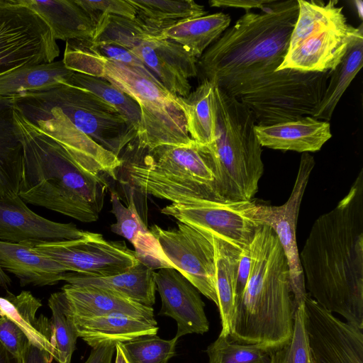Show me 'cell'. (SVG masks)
<instances>
[{"label": "cell", "instance_id": "obj_1", "mask_svg": "<svg viewBox=\"0 0 363 363\" xmlns=\"http://www.w3.org/2000/svg\"><path fill=\"white\" fill-rule=\"evenodd\" d=\"M305 289L328 311L363 329V169L314 221L299 252Z\"/></svg>", "mask_w": 363, "mask_h": 363}, {"label": "cell", "instance_id": "obj_2", "mask_svg": "<svg viewBox=\"0 0 363 363\" xmlns=\"http://www.w3.org/2000/svg\"><path fill=\"white\" fill-rule=\"evenodd\" d=\"M250 248V270L236 301L229 338L270 352L286 344L293 332L295 305L290 269L269 226L257 229Z\"/></svg>", "mask_w": 363, "mask_h": 363}, {"label": "cell", "instance_id": "obj_3", "mask_svg": "<svg viewBox=\"0 0 363 363\" xmlns=\"http://www.w3.org/2000/svg\"><path fill=\"white\" fill-rule=\"evenodd\" d=\"M262 11L245 12L206 49L197 60L203 80L219 86L280 66L297 19L298 1L274 0Z\"/></svg>", "mask_w": 363, "mask_h": 363}, {"label": "cell", "instance_id": "obj_4", "mask_svg": "<svg viewBox=\"0 0 363 363\" xmlns=\"http://www.w3.org/2000/svg\"><path fill=\"white\" fill-rule=\"evenodd\" d=\"M62 61L74 72L106 79L137 102L141 112L137 133L140 148L150 151L161 145L195 143L187 132L177 96L145 67L106 59L92 48L89 40L82 39L67 41Z\"/></svg>", "mask_w": 363, "mask_h": 363}, {"label": "cell", "instance_id": "obj_5", "mask_svg": "<svg viewBox=\"0 0 363 363\" xmlns=\"http://www.w3.org/2000/svg\"><path fill=\"white\" fill-rule=\"evenodd\" d=\"M216 130L213 142L198 147L211 169L222 201H250L264 172L262 149L252 112L215 86Z\"/></svg>", "mask_w": 363, "mask_h": 363}, {"label": "cell", "instance_id": "obj_6", "mask_svg": "<svg viewBox=\"0 0 363 363\" xmlns=\"http://www.w3.org/2000/svg\"><path fill=\"white\" fill-rule=\"evenodd\" d=\"M130 185L138 191L173 203L219 201L213 174L198 145H161L140 162L125 167Z\"/></svg>", "mask_w": 363, "mask_h": 363}, {"label": "cell", "instance_id": "obj_7", "mask_svg": "<svg viewBox=\"0 0 363 363\" xmlns=\"http://www.w3.org/2000/svg\"><path fill=\"white\" fill-rule=\"evenodd\" d=\"M22 113L56 108L80 131L116 156L133 139L137 131L115 108L89 91L69 84L15 97Z\"/></svg>", "mask_w": 363, "mask_h": 363}, {"label": "cell", "instance_id": "obj_8", "mask_svg": "<svg viewBox=\"0 0 363 363\" xmlns=\"http://www.w3.org/2000/svg\"><path fill=\"white\" fill-rule=\"evenodd\" d=\"M277 69L266 67L218 88L245 105L257 125L284 122L300 114L315 97L323 85V74Z\"/></svg>", "mask_w": 363, "mask_h": 363}, {"label": "cell", "instance_id": "obj_9", "mask_svg": "<svg viewBox=\"0 0 363 363\" xmlns=\"http://www.w3.org/2000/svg\"><path fill=\"white\" fill-rule=\"evenodd\" d=\"M16 135L23 152L21 184L57 179L102 210L108 184L101 175L82 169L65 150L13 107Z\"/></svg>", "mask_w": 363, "mask_h": 363}, {"label": "cell", "instance_id": "obj_10", "mask_svg": "<svg viewBox=\"0 0 363 363\" xmlns=\"http://www.w3.org/2000/svg\"><path fill=\"white\" fill-rule=\"evenodd\" d=\"M59 55L50 27L36 13L19 0H0V75Z\"/></svg>", "mask_w": 363, "mask_h": 363}, {"label": "cell", "instance_id": "obj_11", "mask_svg": "<svg viewBox=\"0 0 363 363\" xmlns=\"http://www.w3.org/2000/svg\"><path fill=\"white\" fill-rule=\"evenodd\" d=\"M150 230L170 267L218 306L212 234L182 222L172 229L153 225Z\"/></svg>", "mask_w": 363, "mask_h": 363}, {"label": "cell", "instance_id": "obj_12", "mask_svg": "<svg viewBox=\"0 0 363 363\" xmlns=\"http://www.w3.org/2000/svg\"><path fill=\"white\" fill-rule=\"evenodd\" d=\"M32 247L62 265L67 272L89 277L113 276L140 262L135 251L123 241L107 240L101 234L89 231L78 239L32 243Z\"/></svg>", "mask_w": 363, "mask_h": 363}, {"label": "cell", "instance_id": "obj_13", "mask_svg": "<svg viewBox=\"0 0 363 363\" xmlns=\"http://www.w3.org/2000/svg\"><path fill=\"white\" fill-rule=\"evenodd\" d=\"M256 201L199 200L189 203H172L162 208L161 213L210 233L242 250L262 225L254 218Z\"/></svg>", "mask_w": 363, "mask_h": 363}, {"label": "cell", "instance_id": "obj_14", "mask_svg": "<svg viewBox=\"0 0 363 363\" xmlns=\"http://www.w3.org/2000/svg\"><path fill=\"white\" fill-rule=\"evenodd\" d=\"M315 165L313 157L302 154L294 187L288 200L280 206L256 201L254 218L260 225L269 226L276 234L286 257L294 301L303 298L306 290L296 242V223L301 203Z\"/></svg>", "mask_w": 363, "mask_h": 363}, {"label": "cell", "instance_id": "obj_15", "mask_svg": "<svg viewBox=\"0 0 363 363\" xmlns=\"http://www.w3.org/2000/svg\"><path fill=\"white\" fill-rule=\"evenodd\" d=\"M308 342L315 363H363V333L320 306L308 293L304 298Z\"/></svg>", "mask_w": 363, "mask_h": 363}, {"label": "cell", "instance_id": "obj_16", "mask_svg": "<svg viewBox=\"0 0 363 363\" xmlns=\"http://www.w3.org/2000/svg\"><path fill=\"white\" fill-rule=\"evenodd\" d=\"M23 115L57 142L82 169L118 179L122 160L78 130L60 109L52 108Z\"/></svg>", "mask_w": 363, "mask_h": 363}, {"label": "cell", "instance_id": "obj_17", "mask_svg": "<svg viewBox=\"0 0 363 363\" xmlns=\"http://www.w3.org/2000/svg\"><path fill=\"white\" fill-rule=\"evenodd\" d=\"M156 291L161 299L160 315L173 318L177 325L175 337L203 335L209 330L205 303L200 292L182 274L172 268L154 273Z\"/></svg>", "mask_w": 363, "mask_h": 363}, {"label": "cell", "instance_id": "obj_18", "mask_svg": "<svg viewBox=\"0 0 363 363\" xmlns=\"http://www.w3.org/2000/svg\"><path fill=\"white\" fill-rule=\"evenodd\" d=\"M85 232L72 223H57L38 215L18 196L0 197L1 241L38 244L78 239Z\"/></svg>", "mask_w": 363, "mask_h": 363}, {"label": "cell", "instance_id": "obj_19", "mask_svg": "<svg viewBox=\"0 0 363 363\" xmlns=\"http://www.w3.org/2000/svg\"><path fill=\"white\" fill-rule=\"evenodd\" d=\"M130 51L171 93L182 97L189 94V79L198 74V59L183 46L154 36L143 40Z\"/></svg>", "mask_w": 363, "mask_h": 363}, {"label": "cell", "instance_id": "obj_20", "mask_svg": "<svg viewBox=\"0 0 363 363\" xmlns=\"http://www.w3.org/2000/svg\"><path fill=\"white\" fill-rule=\"evenodd\" d=\"M361 35H363L362 23L357 28L347 24L315 32L287 52L277 71L325 72L333 70Z\"/></svg>", "mask_w": 363, "mask_h": 363}, {"label": "cell", "instance_id": "obj_21", "mask_svg": "<svg viewBox=\"0 0 363 363\" xmlns=\"http://www.w3.org/2000/svg\"><path fill=\"white\" fill-rule=\"evenodd\" d=\"M62 291L69 303L74 319H88L113 313H123L157 321L154 309L113 291L94 286L64 285Z\"/></svg>", "mask_w": 363, "mask_h": 363}, {"label": "cell", "instance_id": "obj_22", "mask_svg": "<svg viewBox=\"0 0 363 363\" xmlns=\"http://www.w3.org/2000/svg\"><path fill=\"white\" fill-rule=\"evenodd\" d=\"M255 130L262 147L302 153L320 150L332 137L328 121L310 116L271 125H256Z\"/></svg>", "mask_w": 363, "mask_h": 363}, {"label": "cell", "instance_id": "obj_23", "mask_svg": "<svg viewBox=\"0 0 363 363\" xmlns=\"http://www.w3.org/2000/svg\"><path fill=\"white\" fill-rule=\"evenodd\" d=\"M0 267L14 274L21 286H52L63 279L67 272L53 259L32 247V243L0 240Z\"/></svg>", "mask_w": 363, "mask_h": 363}, {"label": "cell", "instance_id": "obj_24", "mask_svg": "<svg viewBox=\"0 0 363 363\" xmlns=\"http://www.w3.org/2000/svg\"><path fill=\"white\" fill-rule=\"evenodd\" d=\"M78 337L92 348L106 344L125 343L147 335H157V321L152 322L123 313L88 319H74Z\"/></svg>", "mask_w": 363, "mask_h": 363}, {"label": "cell", "instance_id": "obj_25", "mask_svg": "<svg viewBox=\"0 0 363 363\" xmlns=\"http://www.w3.org/2000/svg\"><path fill=\"white\" fill-rule=\"evenodd\" d=\"M50 27L55 40L91 39L96 24L75 0H19Z\"/></svg>", "mask_w": 363, "mask_h": 363}, {"label": "cell", "instance_id": "obj_26", "mask_svg": "<svg viewBox=\"0 0 363 363\" xmlns=\"http://www.w3.org/2000/svg\"><path fill=\"white\" fill-rule=\"evenodd\" d=\"M42 306L40 299L30 291H22L15 295L7 291L0 296V313L14 322L26 335L29 342L50 352L57 360L53 327L51 319L43 315L36 317Z\"/></svg>", "mask_w": 363, "mask_h": 363}, {"label": "cell", "instance_id": "obj_27", "mask_svg": "<svg viewBox=\"0 0 363 363\" xmlns=\"http://www.w3.org/2000/svg\"><path fill=\"white\" fill-rule=\"evenodd\" d=\"M154 270L139 262L123 272L95 277L67 272L63 281L74 286H94L117 292L134 301L152 306L155 303Z\"/></svg>", "mask_w": 363, "mask_h": 363}, {"label": "cell", "instance_id": "obj_28", "mask_svg": "<svg viewBox=\"0 0 363 363\" xmlns=\"http://www.w3.org/2000/svg\"><path fill=\"white\" fill-rule=\"evenodd\" d=\"M15 97H0V197L18 196L23 152L14 129Z\"/></svg>", "mask_w": 363, "mask_h": 363}, {"label": "cell", "instance_id": "obj_29", "mask_svg": "<svg viewBox=\"0 0 363 363\" xmlns=\"http://www.w3.org/2000/svg\"><path fill=\"white\" fill-rule=\"evenodd\" d=\"M213 242L215 250L217 306L221 322L220 335L229 337L238 298V270L241 250L214 235Z\"/></svg>", "mask_w": 363, "mask_h": 363}, {"label": "cell", "instance_id": "obj_30", "mask_svg": "<svg viewBox=\"0 0 363 363\" xmlns=\"http://www.w3.org/2000/svg\"><path fill=\"white\" fill-rule=\"evenodd\" d=\"M190 138L199 145L213 142L216 130L215 85L207 79L186 97L177 96Z\"/></svg>", "mask_w": 363, "mask_h": 363}, {"label": "cell", "instance_id": "obj_31", "mask_svg": "<svg viewBox=\"0 0 363 363\" xmlns=\"http://www.w3.org/2000/svg\"><path fill=\"white\" fill-rule=\"evenodd\" d=\"M74 72L62 60L19 67L0 75V97H16L67 84Z\"/></svg>", "mask_w": 363, "mask_h": 363}, {"label": "cell", "instance_id": "obj_32", "mask_svg": "<svg viewBox=\"0 0 363 363\" xmlns=\"http://www.w3.org/2000/svg\"><path fill=\"white\" fill-rule=\"evenodd\" d=\"M230 17L222 12L179 21L163 29L161 37L172 40L199 59L229 27Z\"/></svg>", "mask_w": 363, "mask_h": 363}, {"label": "cell", "instance_id": "obj_33", "mask_svg": "<svg viewBox=\"0 0 363 363\" xmlns=\"http://www.w3.org/2000/svg\"><path fill=\"white\" fill-rule=\"evenodd\" d=\"M363 35L350 46L341 62L333 70L324 94L313 117L330 120L333 111L351 82L363 65Z\"/></svg>", "mask_w": 363, "mask_h": 363}, {"label": "cell", "instance_id": "obj_34", "mask_svg": "<svg viewBox=\"0 0 363 363\" xmlns=\"http://www.w3.org/2000/svg\"><path fill=\"white\" fill-rule=\"evenodd\" d=\"M298 13L294 27L288 51H291L311 34L331 27L347 24L343 7L338 1L297 0Z\"/></svg>", "mask_w": 363, "mask_h": 363}, {"label": "cell", "instance_id": "obj_35", "mask_svg": "<svg viewBox=\"0 0 363 363\" xmlns=\"http://www.w3.org/2000/svg\"><path fill=\"white\" fill-rule=\"evenodd\" d=\"M136 17L148 26L162 31L182 20L205 16L204 7L192 0H128Z\"/></svg>", "mask_w": 363, "mask_h": 363}, {"label": "cell", "instance_id": "obj_36", "mask_svg": "<svg viewBox=\"0 0 363 363\" xmlns=\"http://www.w3.org/2000/svg\"><path fill=\"white\" fill-rule=\"evenodd\" d=\"M92 43H113L129 50L144 39L161 36V32L147 26L139 18L133 19L112 15H101L96 21Z\"/></svg>", "mask_w": 363, "mask_h": 363}, {"label": "cell", "instance_id": "obj_37", "mask_svg": "<svg viewBox=\"0 0 363 363\" xmlns=\"http://www.w3.org/2000/svg\"><path fill=\"white\" fill-rule=\"evenodd\" d=\"M66 84L89 91L112 106L128 121L138 133L141 122L138 104L111 82L103 77L74 72Z\"/></svg>", "mask_w": 363, "mask_h": 363}, {"label": "cell", "instance_id": "obj_38", "mask_svg": "<svg viewBox=\"0 0 363 363\" xmlns=\"http://www.w3.org/2000/svg\"><path fill=\"white\" fill-rule=\"evenodd\" d=\"M48 306L52 313L57 362L71 363L76 350L78 338L72 312L65 293H53L48 299Z\"/></svg>", "mask_w": 363, "mask_h": 363}, {"label": "cell", "instance_id": "obj_39", "mask_svg": "<svg viewBox=\"0 0 363 363\" xmlns=\"http://www.w3.org/2000/svg\"><path fill=\"white\" fill-rule=\"evenodd\" d=\"M294 305L292 335L286 344L269 352V363H315L308 342L303 298Z\"/></svg>", "mask_w": 363, "mask_h": 363}, {"label": "cell", "instance_id": "obj_40", "mask_svg": "<svg viewBox=\"0 0 363 363\" xmlns=\"http://www.w3.org/2000/svg\"><path fill=\"white\" fill-rule=\"evenodd\" d=\"M178 338L165 340L147 335L121 343L128 363H169L176 354Z\"/></svg>", "mask_w": 363, "mask_h": 363}, {"label": "cell", "instance_id": "obj_41", "mask_svg": "<svg viewBox=\"0 0 363 363\" xmlns=\"http://www.w3.org/2000/svg\"><path fill=\"white\" fill-rule=\"evenodd\" d=\"M208 363H269V352L256 345L240 344L219 335L206 350Z\"/></svg>", "mask_w": 363, "mask_h": 363}, {"label": "cell", "instance_id": "obj_42", "mask_svg": "<svg viewBox=\"0 0 363 363\" xmlns=\"http://www.w3.org/2000/svg\"><path fill=\"white\" fill-rule=\"evenodd\" d=\"M111 212L116 220L111 226V231L125 238L133 245L140 233L149 230L138 213L133 196L130 197L128 206H125L117 193L111 191Z\"/></svg>", "mask_w": 363, "mask_h": 363}, {"label": "cell", "instance_id": "obj_43", "mask_svg": "<svg viewBox=\"0 0 363 363\" xmlns=\"http://www.w3.org/2000/svg\"><path fill=\"white\" fill-rule=\"evenodd\" d=\"M75 1L94 23L104 14H112L131 19L136 17V11L128 0Z\"/></svg>", "mask_w": 363, "mask_h": 363}, {"label": "cell", "instance_id": "obj_44", "mask_svg": "<svg viewBox=\"0 0 363 363\" xmlns=\"http://www.w3.org/2000/svg\"><path fill=\"white\" fill-rule=\"evenodd\" d=\"M0 342L11 354L20 359L30 343L23 331L6 316L0 319Z\"/></svg>", "mask_w": 363, "mask_h": 363}, {"label": "cell", "instance_id": "obj_45", "mask_svg": "<svg viewBox=\"0 0 363 363\" xmlns=\"http://www.w3.org/2000/svg\"><path fill=\"white\" fill-rule=\"evenodd\" d=\"M89 42L92 48L106 59L135 67H145L143 62L129 50L113 43Z\"/></svg>", "mask_w": 363, "mask_h": 363}, {"label": "cell", "instance_id": "obj_46", "mask_svg": "<svg viewBox=\"0 0 363 363\" xmlns=\"http://www.w3.org/2000/svg\"><path fill=\"white\" fill-rule=\"evenodd\" d=\"M274 1V0H211L208 3L212 7L240 8L247 12L252 9L262 10Z\"/></svg>", "mask_w": 363, "mask_h": 363}, {"label": "cell", "instance_id": "obj_47", "mask_svg": "<svg viewBox=\"0 0 363 363\" xmlns=\"http://www.w3.org/2000/svg\"><path fill=\"white\" fill-rule=\"evenodd\" d=\"M52 354L44 349L29 343L22 357V363H52Z\"/></svg>", "mask_w": 363, "mask_h": 363}, {"label": "cell", "instance_id": "obj_48", "mask_svg": "<svg viewBox=\"0 0 363 363\" xmlns=\"http://www.w3.org/2000/svg\"><path fill=\"white\" fill-rule=\"evenodd\" d=\"M116 344H106L92 348L84 363H112V359L116 352Z\"/></svg>", "mask_w": 363, "mask_h": 363}, {"label": "cell", "instance_id": "obj_49", "mask_svg": "<svg viewBox=\"0 0 363 363\" xmlns=\"http://www.w3.org/2000/svg\"><path fill=\"white\" fill-rule=\"evenodd\" d=\"M0 363H22L21 359L11 354L0 342Z\"/></svg>", "mask_w": 363, "mask_h": 363}, {"label": "cell", "instance_id": "obj_50", "mask_svg": "<svg viewBox=\"0 0 363 363\" xmlns=\"http://www.w3.org/2000/svg\"><path fill=\"white\" fill-rule=\"evenodd\" d=\"M115 363H128L121 343H117L116 345V359Z\"/></svg>", "mask_w": 363, "mask_h": 363}, {"label": "cell", "instance_id": "obj_51", "mask_svg": "<svg viewBox=\"0 0 363 363\" xmlns=\"http://www.w3.org/2000/svg\"><path fill=\"white\" fill-rule=\"evenodd\" d=\"M11 284V278L6 274L5 271L0 267V286L7 289Z\"/></svg>", "mask_w": 363, "mask_h": 363}, {"label": "cell", "instance_id": "obj_52", "mask_svg": "<svg viewBox=\"0 0 363 363\" xmlns=\"http://www.w3.org/2000/svg\"><path fill=\"white\" fill-rule=\"evenodd\" d=\"M354 3L355 4V7L357 9L359 17L361 19H362V16H363V9H362L363 2L362 1H358L357 0V1H354Z\"/></svg>", "mask_w": 363, "mask_h": 363}, {"label": "cell", "instance_id": "obj_53", "mask_svg": "<svg viewBox=\"0 0 363 363\" xmlns=\"http://www.w3.org/2000/svg\"><path fill=\"white\" fill-rule=\"evenodd\" d=\"M1 318H2V315H1V313H0V319H1Z\"/></svg>", "mask_w": 363, "mask_h": 363}]
</instances>
